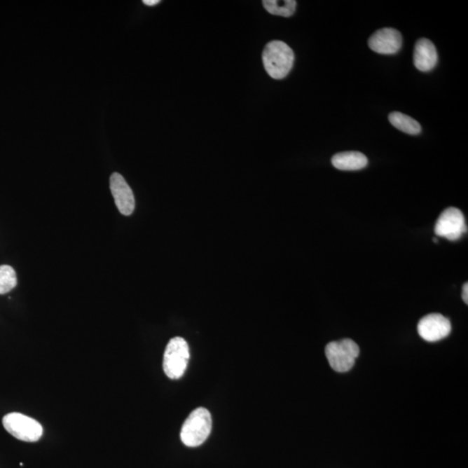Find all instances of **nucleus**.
Returning <instances> with one entry per match:
<instances>
[{
  "mask_svg": "<svg viewBox=\"0 0 468 468\" xmlns=\"http://www.w3.org/2000/svg\"><path fill=\"white\" fill-rule=\"evenodd\" d=\"M266 72L273 79H283L291 71L294 53L291 47L280 40H273L266 46L262 54Z\"/></svg>",
  "mask_w": 468,
  "mask_h": 468,
  "instance_id": "nucleus-1",
  "label": "nucleus"
},
{
  "mask_svg": "<svg viewBox=\"0 0 468 468\" xmlns=\"http://www.w3.org/2000/svg\"><path fill=\"white\" fill-rule=\"evenodd\" d=\"M212 426L213 422L210 412L205 408L195 409L181 427V441L186 447H199L209 436Z\"/></svg>",
  "mask_w": 468,
  "mask_h": 468,
  "instance_id": "nucleus-2",
  "label": "nucleus"
},
{
  "mask_svg": "<svg viewBox=\"0 0 468 468\" xmlns=\"http://www.w3.org/2000/svg\"><path fill=\"white\" fill-rule=\"evenodd\" d=\"M359 354L357 343L350 338L331 342L325 347V356L329 364L332 369L339 373L350 371Z\"/></svg>",
  "mask_w": 468,
  "mask_h": 468,
  "instance_id": "nucleus-3",
  "label": "nucleus"
},
{
  "mask_svg": "<svg viewBox=\"0 0 468 468\" xmlns=\"http://www.w3.org/2000/svg\"><path fill=\"white\" fill-rule=\"evenodd\" d=\"M189 347L184 338L177 336L168 342L163 357V371L167 378L180 379L188 366Z\"/></svg>",
  "mask_w": 468,
  "mask_h": 468,
  "instance_id": "nucleus-4",
  "label": "nucleus"
},
{
  "mask_svg": "<svg viewBox=\"0 0 468 468\" xmlns=\"http://www.w3.org/2000/svg\"><path fill=\"white\" fill-rule=\"evenodd\" d=\"M3 426L18 440L36 442L43 435V427L38 420L20 413H10L4 416Z\"/></svg>",
  "mask_w": 468,
  "mask_h": 468,
  "instance_id": "nucleus-5",
  "label": "nucleus"
},
{
  "mask_svg": "<svg viewBox=\"0 0 468 468\" xmlns=\"http://www.w3.org/2000/svg\"><path fill=\"white\" fill-rule=\"evenodd\" d=\"M465 217L456 207H448L442 212L434 226V233L450 241L458 240L467 233Z\"/></svg>",
  "mask_w": 468,
  "mask_h": 468,
  "instance_id": "nucleus-6",
  "label": "nucleus"
},
{
  "mask_svg": "<svg viewBox=\"0 0 468 468\" xmlns=\"http://www.w3.org/2000/svg\"><path fill=\"white\" fill-rule=\"evenodd\" d=\"M418 333L427 342H437L451 333L452 326L448 318L439 313L429 314L420 320Z\"/></svg>",
  "mask_w": 468,
  "mask_h": 468,
  "instance_id": "nucleus-7",
  "label": "nucleus"
},
{
  "mask_svg": "<svg viewBox=\"0 0 468 468\" xmlns=\"http://www.w3.org/2000/svg\"><path fill=\"white\" fill-rule=\"evenodd\" d=\"M109 186L120 213L125 216L132 214L135 207V196L132 189L123 175L112 174L109 179Z\"/></svg>",
  "mask_w": 468,
  "mask_h": 468,
  "instance_id": "nucleus-8",
  "label": "nucleus"
},
{
  "mask_svg": "<svg viewBox=\"0 0 468 468\" xmlns=\"http://www.w3.org/2000/svg\"><path fill=\"white\" fill-rule=\"evenodd\" d=\"M369 46L376 53L383 55L396 54L401 48L402 36L393 28H383L376 31L369 39Z\"/></svg>",
  "mask_w": 468,
  "mask_h": 468,
  "instance_id": "nucleus-9",
  "label": "nucleus"
},
{
  "mask_svg": "<svg viewBox=\"0 0 468 468\" xmlns=\"http://www.w3.org/2000/svg\"><path fill=\"white\" fill-rule=\"evenodd\" d=\"M438 54L432 41L427 39H420L415 43L414 50V64L420 71H432L436 67Z\"/></svg>",
  "mask_w": 468,
  "mask_h": 468,
  "instance_id": "nucleus-10",
  "label": "nucleus"
},
{
  "mask_svg": "<svg viewBox=\"0 0 468 468\" xmlns=\"http://www.w3.org/2000/svg\"><path fill=\"white\" fill-rule=\"evenodd\" d=\"M332 165L339 170L356 171L368 165L367 157L363 153L347 151L336 153L331 159Z\"/></svg>",
  "mask_w": 468,
  "mask_h": 468,
  "instance_id": "nucleus-11",
  "label": "nucleus"
},
{
  "mask_svg": "<svg viewBox=\"0 0 468 468\" xmlns=\"http://www.w3.org/2000/svg\"><path fill=\"white\" fill-rule=\"evenodd\" d=\"M389 120L396 129L406 134L415 135L420 134L422 131V127H420L418 121L413 119L411 116L402 114V113H390Z\"/></svg>",
  "mask_w": 468,
  "mask_h": 468,
  "instance_id": "nucleus-12",
  "label": "nucleus"
},
{
  "mask_svg": "<svg viewBox=\"0 0 468 468\" xmlns=\"http://www.w3.org/2000/svg\"><path fill=\"white\" fill-rule=\"evenodd\" d=\"M263 6L273 15L288 18L294 15L296 7H297V2L295 0H284V1L264 0Z\"/></svg>",
  "mask_w": 468,
  "mask_h": 468,
  "instance_id": "nucleus-13",
  "label": "nucleus"
},
{
  "mask_svg": "<svg viewBox=\"0 0 468 468\" xmlns=\"http://www.w3.org/2000/svg\"><path fill=\"white\" fill-rule=\"evenodd\" d=\"M15 270L7 265L0 266V295L8 294L17 287Z\"/></svg>",
  "mask_w": 468,
  "mask_h": 468,
  "instance_id": "nucleus-14",
  "label": "nucleus"
},
{
  "mask_svg": "<svg viewBox=\"0 0 468 468\" xmlns=\"http://www.w3.org/2000/svg\"><path fill=\"white\" fill-rule=\"evenodd\" d=\"M462 298H463V301L465 302L467 305V303H468V284L467 283H465L463 285Z\"/></svg>",
  "mask_w": 468,
  "mask_h": 468,
  "instance_id": "nucleus-15",
  "label": "nucleus"
},
{
  "mask_svg": "<svg viewBox=\"0 0 468 468\" xmlns=\"http://www.w3.org/2000/svg\"><path fill=\"white\" fill-rule=\"evenodd\" d=\"M160 3V0H144V4L146 6H153Z\"/></svg>",
  "mask_w": 468,
  "mask_h": 468,
  "instance_id": "nucleus-16",
  "label": "nucleus"
}]
</instances>
